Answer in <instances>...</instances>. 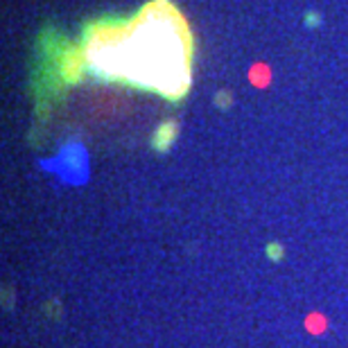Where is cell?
<instances>
[{
  "instance_id": "1",
  "label": "cell",
  "mask_w": 348,
  "mask_h": 348,
  "mask_svg": "<svg viewBox=\"0 0 348 348\" xmlns=\"http://www.w3.org/2000/svg\"><path fill=\"white\" fill-rule=\"evenodd\" d=\"M170 18L142 20L138 30L118 41L116 34H104L88 48V62L98 75L106 80L124 77L142 88H156L170 100L184 98L188 90V54L179 43Z\"/></svg>"
},
{
  "instance_id": "2",
  "label": "cell",
  "mask_w": 348,
  "mask_h": 348,
  "mask_svg": "<svg viewBox=\"0 0 348 348\" xmlns=\"http://www.w3.org/2000/svg\"><path fill=\"white\" fill-rule=\"evenodd\" d=\"M176 129H179V127H176V122H163V124H160L158 132L154 134V140H152L156 150H158V152L168 150V147L174 142V138H176Z\"/></svg>"
},
{
  "instance_id": "3",
  "label": "cell",
  "mask_w": 348,
  "mask_h": 348,
  "mask_svg": "<svg viewBox=\"0 0 348 348\" xmlns=\"http://www.w3.org/2000/svg\"><path fill=\"white\" fill-rule=\"evenodd\" d=\"M267 254H269V258H272V260H280L282 258V246L280 244H269Z\"/></svg>"
}]
</instances>
